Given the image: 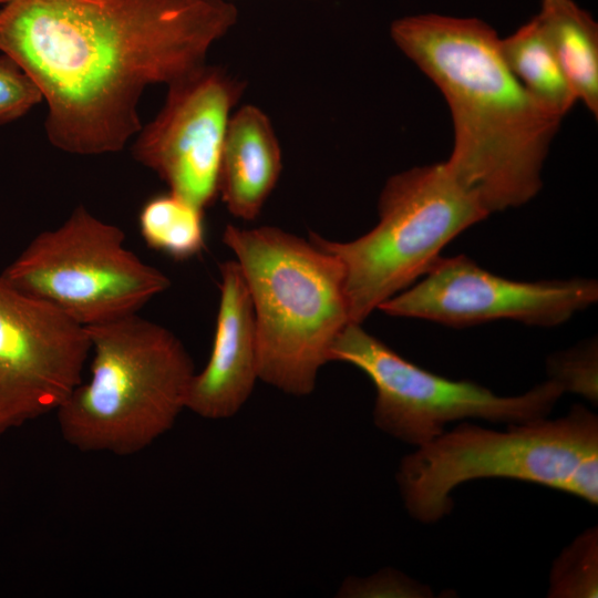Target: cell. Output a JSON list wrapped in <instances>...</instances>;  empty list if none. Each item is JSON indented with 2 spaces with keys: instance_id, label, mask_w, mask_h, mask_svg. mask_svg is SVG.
Segmentation results:
<instances>
[{
  "instance_id": "1",
  "label": "cell",
  "mask_w": 598,
  "mask_h": 598,
  "mask_svg": "<svg viewBox=\"0 0 598 598\" xmlns=\"http://www.w3.org/2000/svg\"><path fill=\"white\" fill-rule=\"evenodd\" d=\"M237 21L233 0H6L0 52L40 89L50 143L102 155L141 130L147 86L206 64Z\"/></svg>"
},
{
  "instance_id": "2",
  "label": "cell",
  "mask_w": 598,
  "mask_h": 598,
  "mask_svg": "<svg viewBox=\"0 0 598 598\" xmlns=\"http://www.w3.org/2000/svg\"><path fill=\"white\" fill-rule=\"evenodd\" d=\"M390 35L448 105L454 141L444 163L456 182L488 214L533 199L563 118L515 78L497 32L478 18L419 13L394 20Z\"/></svg>"
},
{
  "instance_id": "3",
  "label": "cell",
  "mask_w": 598,
  "mask_h": 598,
  "mask_svg": "<svg viewBox=\"0 0 598 598\" xmlns=\"http://www.w3.org/2000/svg\"><path fill=\"white\" fill-rule=\"evenodd\" d=\"M223 241L249 291L258 378L289 394H309L332 344L353 323L341 262L275 226L228 224Z\"/></svg>"
},
{
  "instance_id": "4",
  "label": "cell",
  "mask_w": 598,
  "mask_h": 598,
  "mask_svg": "<svg viewBox=\"0 0 598 598\" xmlns=\"http://www.w3.org/2000/svg\"><path fill=\"white\" fill-rule=\"evenodd\" d=\"M85 328L90 378L56 409L60 432L82 452L140 453L186 409L194 363L171 330L138 313Z\"/></svg>"
},
{
  "instance_id": "5",
  "label": "cell",
  "mask_w": 598,
  "mask_h": 598,
  "mask_svg": "<svg viewBox=\"0 0 598 598\" xmlns=\"http://www.w3.org/2000/svg\"><path fill=\"white\" fill-rule=\"evenodd\" d=\"M535 483L598 503V417L577 404L567 415L508 424L506 431L462 423L417 446L396 480L410 515L435 523L453 507L452 492L477 478Z\"/></svg>"
},
{
  "instance_id": "6",
  "label": "cell",
  "mask_w": 598,
  "mask_h": 598,
  "mask_svg": "<svg viewBox=\"0 0 598 598\" xmlns=\"http://www.w3.org/2000/svg\"><path fill=\"white\" fill-rule=\"evenodd\" d=\"M378 213V224L353 240L309 237L341 262L353 323L415 283L451 240L489 215L444 162L392 175L380 193Z\"/></svg>"
},
{
  "instance_id": "7",
  "label": "cell",
  "mask_w": 598,
  "mask_h": 598,
  "mask_svg": "<svg viewBox=\"0 0 598 598\" xmlns=\"http://www.w3.org/2000/svg\"><path fill=\"white\" fill-rule=\"evenodd\" d=\"M1 276L83 327L137 313L171 286L125 246L120 227L84 206L35 236Z\"/></svg>"
},
{
  "instance_id": "8",
  "label": "cell",
  "mask_w": 598,
  "mask_h": 598,
  "mask_svg": "<svg viewBox=\"0 0 598 598\" xmlns=\"http://www.w3.org/2000/svg\"><path fill=\"white\" fill-rule=\"evenodd\" d=\"M330 361L364 372L377 391L373 420L386 434L421 446L467 417L507 424L546 417L565 392L554 379L515 396H501L472 381L451 380L404 359L384 342L350 323L330 350Z\"/></svg>"
},
{
  "instance_id": "9",
  "label": "cell",
  "mask_w": 598,
  "mask_h": 598,
  "mask_svg": "<svg viewBox=\"0 0 598 598\" xmlns=\"http://www.w3.org/2000/svg\"><path fill=\"white\" fill-rule=\"evenodd\" d=\"M598 299L594 279L519 281L492 274L464 255L440 257L423 279L378 309L399 318L471 327L494 320L555 327Z\"/></svg>"
},
{
  "instance_id": "10",
  "label": "cell",
  "mask_w": 598,
  "mask_h": 598,
  "mask_svg": "<svg viewBox=\"0 0 598 598\" xmlns=\"http://www.w3.org/2000/svg\"><path fill=\"white\" fill-rule=\"evenodd\" d=\"M246 84L204 64L167 86L156 116L137 132L134 158L177 194L205 209L218 197L227 126Z\"/></svg>"
},
{
  "instance_id": "11",
  "label": "cell",
  "mask_w": 598,
  "mask_h": 598,
  "mask_svg": "<svg viewBox=\"0 0 598 598\" xmlns=\"http://www.w3.org/2000/svg\"><path fill=\"white\" fill-rule=\"evenodd\" d=\"M89 353L85 327L0 274V433L56 411Z\"/></svg>"
},
{
  "instance_id": "12",
  "label": "cell",
  "mask_w": 598,
  "mask_h": 598,
  "mask_svg": "<svg viewBox=\"0 0 598 598\" xmlns=\"http://www.w3.org/2000/svg\"><path fill=\"white\" fill-rule=\"evenodd\" d=\"M219 305L213 348L205 368L195 373L187 405L202 417H230L248 400L258 378L252 305L238 262L219 265Z\"/></svg>"
},
{
  "instance_id": "13",
  "label": "cell",
  "mask_w": 598,
  "mask_h": 598,
  "mask_svg": "<svg viewBox=\"0 0 598 598\" xmlns=\"http://www.w3.org/2000/svg\"><path fill=\"white\" fill-rule=\"evenodd\" d=\"M282 171V153L269 116L245 104L230 116L221 151L218 197L235 217L255 220Z\"/></svg>"
},
{
  "instance_id": "14",
  "label": "cell",
  "mask_w": 598,
  "mask_h": 598,
  "mask_svg": "<svg viewBox=\"0 0 598 598\" xmlns=\"http://www.w3.org/2000/svg\"><path fill=\"white\" fill-rule=\"evenodd\" d=\"M577 99L598 115V24L574 0H540L535 16Z\"/></svg>"
},
{
  "instance_id": "15",
  "label": "cell",
  "mask_w": 598,
  "mask_h": 598,
  "mask_svg": "<svg viewBox=\"0 0 598 598\" xmlns=\"http://www.w3.org/2000/svg\"><path fill=\"white\" fill-rule=\"evenodd\" d=\"M503 58L529 95L547 112L564 118L577 99L534 16L502 39Z\"/></svg>"
},
{
  "instance_id": "16",
  "label": "cell",
  "mask_w": 598,
  "mask_h": 598,
  "mask_svg": "<svg viewBox=\"0 0 598 598\" xmlns=\"http://www.w3.org/2000/svg\"><path fill=\"white\" fill-rule=\"evenodd\" d=\"M138 227L145 244L175 260H187L205 247L204 209L167 192L143 205Z\"/></svg>"
},
{
  "instance_id": "17",
  "label": "cell",
  "mask_w": 598,
  "mask_h": 598,
  "mask_svg": "<svg viewBox=\"0 0 598 598\" xmlns=\"http://www.w3.org/2000/svg\"><path fill=\"white\" fill-rule=\"evenodd\" d=\"M597 529L582 533L556 559L549 580L550 597H597Z\"/></svg>"
},
{
  "instance_id": "18",
  "label": "cell",
  "mask_w": 598,
  "mask_h": 598,
  "mask_svg": "<svg viewBox=\"0 0 598 598\" xmlns=\"http://www.w3.org/2000/svg\"><path fill=\"white\" fill-rule=\"evenodd\" d=\"M550 379L560 383L566 391L597 401V344L588 343L548 361Z\"/></svg>"
},
{
  "instance_id": "19",
  "label": "cell",
  "mask_w": 598,
  "mask_h": 598,
  "mask_svg": "<svg viewBox=\"0 0 598 598\" xmlns=\"http://www.w3.org/2000/svg\"><path fill=\"white\" fill-rule=\"evenodd\" d=\"M43 101L34 81L9 55L0 54V124L16 121Z\"/></svg>"
},
{
  "instance_id": "20",
  "label": "cell",
  "mask_w": 598,
  "mask_h": 598,
  "mask_svg": "<svg viewBox=\"0 0 598 598\" xmlns=\"http://www.w3.org/2000/svg\"><path fill=\"white\" fill-rule=\"evenodd\" d=\"M344 596L351 597H424L429 591L420 585H415L409 578L399 576L398 573L374 575L367 579L351 580L342 586Z\"/></svg>"
},
{
  "instance_id": "21",
  "label": "cell",
  "mask_w": 598,
  "mask_h": 598,
  "mask_svg": "<svg viewBox=\"0 0 598 598\" xmlns=\"http://www.w3.org/2000/svg\"><path fill=\"white\" fill-rule=\"evenodd\" d=\"M6 0H0V6Z\"/></svg>"
}]
</instances>
